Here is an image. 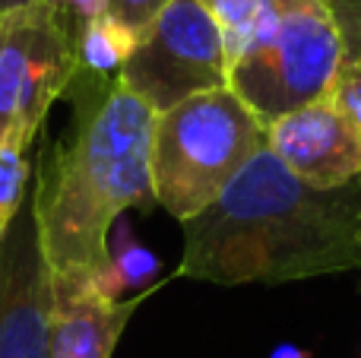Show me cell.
Instances as JSON below:
<instances>
[{
    "label": "cell",
    "mask_w": 361,
    "mask_h": 358,
    "mask_svg": "<svg viewBox=\"0 0 361 358\" xmlns=\"http://www.w3.org/2000/svg\"><path fill=\"white\" fill-rule=\"evenodd\" d=\"M70 95V133L42 149L29 197L51 285L92 283L108 264L114 222L127 209L156 203L149 175L152 108L118 76L82 70Z\"/></svg>",
    "instance_id": "cell-1"
},
{
    "label": "cell",
    "mask_w": 361,
    "mask_h": 358,
    "mask_svg": "<svg viewBox=\"0 0 361 358\" xmlns=\"http://www.w3.org/2000/svg\"><path fill=\"white\" fill-rule=\"evenodd\" d=\"M178 276L212 285H279L361 270V184L307 187L269 149L184 222Z\"/></svg>",
    "instance_id": "cell-2"
},
{
    "label": "cell",
    "mask_w": 361,
    "mask_h": 358,
    "mask_svg": "<svg viewBox=\"0 0 361 358\" xmlns=\"http://www.w3.org/2000/svg\"><path fill=\"white\" fill-rule=\"evenodd\" d=\"M260 149L267 124L231 86L184 99L152 121V197L184 226L209 209Z\"/></svg>",
    "instance_id": "cell-3"
},
{
    "label": "cell",
    "mask_w": 361,
    "mask_h": 358,
    "mask_svg": "<svg viewBox=\"0 0 361 358\" xmlns=\"http://www.w3.org/2000/svg\"><path fill=\"white\" fill-rule=\"evenodd\" d=\"M345 38L330 0H267L257 32L231 63L228 86L263 121L333 92Z\"/></svg>",
    "instance_id": "cell-4"
},
{
    "label": "cell",
    "mask_w": 361,
    "mask_h": 358,
    "mask_svg": "<svg viewBox=\"0 0 361 358\" xmlns=\"http://www.w3.org/2000/svg\"><path fill=\"white\" fill-rule=\"evenodd\" d=\"M80 76V23L54 0L0 13V146L32 149L51 105Z\"/></svg>",
    "instance_id": "cell-5"
},
{
    "label": "cell",
    "mask_w": 361,
    "mask_h": 358,
    "mask_svg": "<svg viewBox=\"0 0 361 358\" xmlns=\"http://www.w3.org/2000/svg\"><path fill=\"white\" fill-rule=\"evenodd\" d=\"M118 80L162 114L178 101L228 86L222 29L200 0H171L140 35Z\"/></svg>",
    "instance_id": "cell-6"
},
{
    "label": "cell",
    "mask_w": 361,
    "mask_h": 358,
    "mask_svg": "<svg viewBox=\"0 0 361 358\" xmlns=\"http://www.w3.org/2000/svg\"><path fill=\"white\" fill-rule=\"evenodd\" d=\"M267 149L307 187L336 190L361 181V127L333 95L269 121Z\"/></svg>",
    "instance_id": "cell-7"
},
{
    "label": "cell",
    "mask_w": 361,
    "mask_h": 358,
    "mask_svg": "<svg viewBox=\"0 0 361 358\" xmlns=\"http://www.w3.org/2000/svg\"><path fill=\"white\" fill-rule=\"evenodd\" d=\"M51 302V276L29 206L0 245V358H48Z\"/></svg>",
    "instance_id": "cell-8"
},
{
    "label": "cell",
    "mask_w": 361,
    "mask_h": 358,
    "mask_svg": "<svg viewBox=\"0 0 361 358\" xmlns=\"http://www.w3.org/2000/svg\"><path fill=\"white\" fill-rule=\"evenodd\" d=\"M51 352L48 358H111L146 292L124 302L105 298L92 283L51 285Z\"/></svg>",
    "instance_id": "cell-9"
},
{
    "label": "cell",
    "mask_w": 361,
    "mask_h": 358,
    "mask_svg": "<svg viewBox=\"0 0 361 358\" xmlns=\"http://www.w3.org/2000/svg\"><path fill=\"white\" fill-rule=\"evenodd\" d=\"M140 44V32L118 23L111 13L80 23V70L89 76H118Z\"/></svg>",
    "instance_id": "cell-10"
},
{
    "label": "cell",
    "mask_w": 361,
    "mask_h": 358,
    "mask_svg": "<svg viewBox=\"0 0 361 358\" xmlns=\"http://www.w3.org/2000/svg\"><path fill=\"white\" fill-rule=\"evenodd\" d=\"M156 273H159V260L152 257V251H146L133 235L121 232L118 245H114L111 254H108L105 270L92 279V285L105 298H111V302H124V292L146 289Z\"/></svg>",
    "instance_id": "cell-11"
},
{
    "label": "cell",
    "mask_w": 361,
    "mask_h": 358,
    "mask_svg": "<svg viewBox=\"0 0 361 358\" xmlns=\"http://www.w3.org/2000/svg\"><path fill=\"white\" fill-rule=\"evenodd\" d=\"M32 162L29 149L23 146H0V245L6 241L13 222L25 209V194H29Z\"/></svg>",
    "instance_id": "cell-12"
},
{
    "label": "cell",
    "mask_w": 361,
    "mask_h": 358,
    "mask_svg": "<svg viewBox=\"0 0 361 358\" xmlns=\"http://www.w3.org/2000/svg\"><path fill=\"white\" fill-rule=\"evenodd\" d=\"M200 4L212 13L216 25L222 29L225 54H228V70H231V63L244 54V48L254 38L267 0H200Z\"/></svg>",
    "instance_id": "cell-13"
},
{
    "label": "cell",
    "mask_w": 361,
    "mask_h": 358,
    "mask_svg": "<svg viewBox=\"0 0 361 358\" xmlns=\"http://www.w3.org/2000/svg\"><path fill=\"white\" fill-rule=\"evenodd\" d=\"M169 4H171V0H108V13H111L118 23L130 25L133 32H140V35H143V32L149 29V23Z\"/></svg>",
    "instance_id": "cell-14"
},
{
    "label": "cell",
    "mask_w": 361,
    "mask_h": 358,
    "mask_svg": "<svg viewBox=\"0 0 361 358\" xmlns=\"http://www.w3.org/2000/svg\"><path fill=\"white\" fill-rule=\"evenodd\" d=\"M330 95H333V101L361 127V63H355V61L343 63Z\"/></svg>",
    "instance_id": "cell-15"
},
{
    "label": "cell",
    "mask_w": 361,
    "mask_h": 358,
    "mask_svg": "<svg viewBox=\"0 0 361 358\" xmlns=\"http://www.w3.org/2000/svg\"><path fill=\"white\" fill-rule=\"evenodd\" d=\"M345 38V61L361 63V0H330Z\"/></svg>",
    "instance_id": "cell-16"
},
{
    "label": "cell",
    "mask_w": 361,
    "mask_h": 358,
    "mask_svg": "<svg viewBox=\"0 0 361 358\" xmlns=\"http://www.w3.org/2000/svg\"><path fill=\"white\" fill-rule=\"evenodd\" d=\"M54 4L67 10L76 23H92L108 13V0H54Z\"/></svg>",
    "instance_id": "cell-17"
},
{
    "label": "cell",
    "mask_w": 361,
    "mask_h": 358,
    "mask_svg": "<svg viewBox=\"0 0 361 358\" xmlns=\"http://www.w3.org/2000/svg\"><path fill=\"white\" fill-rule=\"evenodd\" d=\"M269 358H311V355H307L305 349H298V346H279Z\"/></svg>",
    "instance_id": "cell-18"
},
{
    "label": "cell",
    "mask_w": 361,
    "mask_h": 358,
    "mask_svg": "<svg viewBox=\"0 0 361 358\" xmlns=\"http://www.w3.org/2000/svg\"><path fill=\"white\" fill-rule=\"evenodd\" d=\"M23 4H32V0H0V13L10 10V6H23Z\"/></svg>",
    "instance_id": "cell-19"
},
{
    "label": "cell",
    "mask_w": 361,
    "mask_h": 358,
    "mask_svg": "<svg viewBox=\"0 0 361 358\" xmlns=\"http://www.w3.org/2000/svg\"><path fill=\"white\" fill-rule=\"evenodd\" d=\"M358 184H361V181H358Z\"/></svg>",
    "instance_id": "cell-20"
}]
</instances>
